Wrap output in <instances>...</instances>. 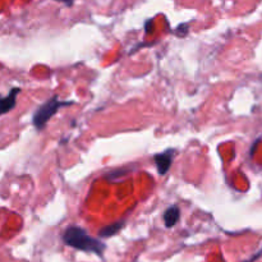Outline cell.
<instances>
[{"instance_id": "obj_4", "label": "cell", "mask_w": 262, "mask_h": 262, "mask_svg": "<svg viewBox=\"0 0 262 262\" xmlns=\"http://www.w3.org/2000/svg\"><path fill=\"white\" fill-rule=\"evenodd\" d=\"M20 92L19 87H14L10 90L8 96L0 97V115L7 114L10 110L14 109L15 104H17V95Z\"/></svg>"}, {"instance_id": "obj_3", "label": "cell", "mask_w": 262, "mask_h": 262, "mask_svg": "<svg viewBox=\"0 0 262 262\" xmlns=\"http://www.w3.org/2000/svg\"><path fill=\"white\" fill-rule=\"evenodd\" d=\"M174 154H176L174 150H166L165 152L158 154V155L154 156V161H155L159 174L164 176V174L168 173L171 166V163H173Z\"/></svg>"}, {"instance_id": "obj_8", "label": "cell", "mask_w": 262, "mask_h": 262, "mask_svg": "<svg viewBox=\"0 0 262 262\" xmlns=\"http://www.w3.org/2000/svg\"><path fill=\"white\" fill-rule=\"evenodd\" d=\"M58 2H61L64 3L66 5H68V7H71L72 4H73V0H58Z\"/></svg>"}, {"instance_id": "obj_7", "label": "cell", "mask_w": 262, "mask_h": 262, "mask_svg": "<svg viewBox=\"0 0 262 262\" xmlns=\"http://www.w3.org/2000/svg\"><path fill=\"white\" fill-rule=\"evenodd\" d=\"M187 32H188V26L187 25L179 26L178 30H177V33H178L179 36H186Z\"/></svg>"}, {"instance_id": "obj_9", "label": "cell", "mask_w": 262, "mask_h": 262, "mask_svg": "<svg viewBox=\"0 0 262 262\" xmlns=\"http://www.w3.org/2000/svg\"><path fill=\"white\" fill-rule=\"evenodd\" d=\"M0 97H2V96H0Z\"/></svg>"}, {"instance_id": "obj_1", "label": "cell", "mask_w": 262, "mask_h": 262, "mask_svg": "<svg viewBox=\"0 0 262 262\" xmlns=\"http://www.w3.org/2000/svg\"><path fill=\"white\" fill-rule=\"evenodd\" d=\"M63 241L69 247L83 251V252L95 253L97 256H102L104 251L106 250V246L101 241L89 235L86 230L79 227L67 228L63 234Z\"/></svg>"}, {"instance_id": "obj_5", "label": "cell", "mask_w": 262, "mask_h": 262, "mask_svg": "<svg viewBox=\"0 0 262 262\" xmlns=\"http://www.w3.org/2000/svg\"><path fill=\"white\" fill-rule=\"evenodd\" d=\"M179 217H181V210H179L178 206L173 205L169 209H166V211L164 212V223H165V227H174L179 222Z\"/></svg>"}, {"instance_id": "obj_6", "label": "cell", "mask_w": 262, "mask_h": 262, "mask_svg": "<svg viewBox=\"0 0 262 262\" xmlns=\"http://www.w3.org/2000/svg\"><path fill=\"white\" fill-rule=\"evenodd\" d=\"M123 225H124V223L123 222H118V223H114V224L106 225V227H104L102 229H100V232H99L100 237L101 238L113 237V235H115L117 233H119V230L122 229Z\"/></svg>"}, {"instance_id": "obj_2", "label": "cell", "mask_w": 262, "mask_h": 262, "mask_svg": "<svg viewBox=\"0 0 262 262\" xmlns=\"http://www.w3.org/2000/svg\"><path fill=\"white\" fill-rule=\"evenodd\" d=\"M71 101H61L58 96H54L51 97L49 101H46L45 104L41 105L36 113L33 114V125L36 127V129L38 130H42L45 128V125L48 124L49 120L59 112V109L63 106H68L71 105Z\"/></svg>"}]
</instances>
